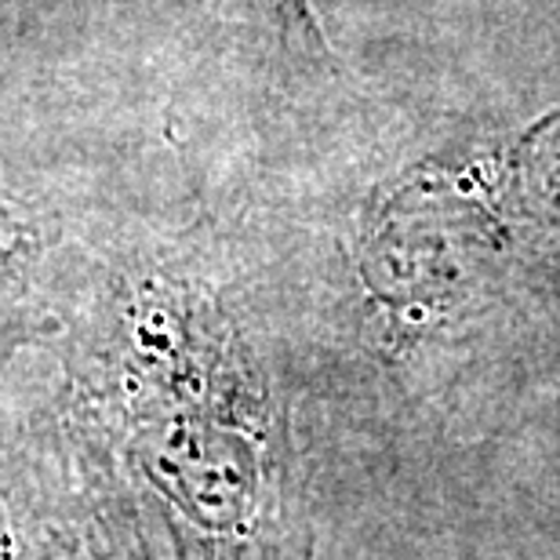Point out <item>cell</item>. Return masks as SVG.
<instances>
[{"instance_id": "cell-1", "label": "cell", "mask_w": 560, "mask_h": 560, "mask_svg": "<svg viewBox=\"0 0 560 560\" xmlns=\"http://www.w3.org/2000/svg\"><path fill=\"white\" fill-rule=\"evenodd\" d=\"M73 425L114 436L178 560H255L280 502V411L205 226L73 259L59 302Z\"/></svg>"}, {"instance_id": "cell-5", "label": "cell", "mask_w": 560, "mask_h": 560, "mask_svg": "<svg viewBox=\"0 0 560 560\" xmlns=\"http://www.w3.org/2000/svg\"><path fill=\"white\" fill-rule=\"evenodd\" d=\"M19 485H8L0 491V560H81V535H77V521L62 532V539H55V524L44 513H30L15 499ZM103 553H95L98 560Z\"/></svg>"}, {"instance_id": "cell-2", "label": "cell", "mask_w": 560, "mask_h": 560, "mask_svg": "<svg viewBox=\"0 0 560 560\" xmlns=\"http://www.w3.org/2000/svg\"><path fill=\"white\" fill-rule=\"evenodd\" d=\"M557 244L560 106L495 145H441L378 178L353 222V270L378 339L411 350Z\"/></svg>"}, {"instance_id": "cell-3", "label": "cell", "mask_w": 560, "mask_h": 560, "mask_svg": "<svg viewBox=\"0 0 560 560\" xmlns=\"http://www.w3.org/2000/svg\"><path fill=\"white\" fill-rule=\"evenodd\" d=\"M70 262L59 205L0 164V353L51 339Z\"/></svg>"}, {"instance_id": "cell-4", "label": "cell", "mask_w": 560, "mask_h": 560, "mask_svg": "<svg viewBox=\"0 0 560 560\" xmlns=\"http://www.w3.org/2000/svg\"><path fill=\"white\" fill-rule=\"evenodd\" d=\"M222 40L241 62L288 84H324L339 62L310 0H211Z\"/></svg>"}]
</instances>
